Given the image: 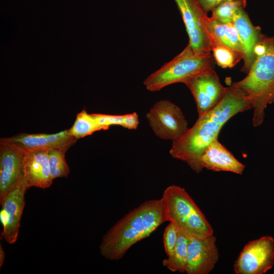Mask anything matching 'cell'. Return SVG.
Listing matches in <instances>:
<instances>
[{
  "label": "cell",
  "instance_id": "obj_10",
  "mask_svg": "<svg viewBox=\"0 0 274 274\" xmlns=\"http://www.w3.org/2000/svg\"><path fill=\"white\" fill-rule=\"evenodd\" d=\"M28 188L23 179L0 203V220L3 226L1 238L9 244H14L17 239L25 206V193Z\"/></svg>",
  "mask_w": 274,
  "mask_h": 274
},
{
  "label": "cell",
  "instance_id": "obj_16",
  "mask_svg": "<svg viewBox=\"0 0 274 274\" xmlns=\"http://www.w3.org/2000/svg\"><path fill=\"white\" fill-rule=\"evenodd\" d=\"M203 168L216 172H228L242 175L245 165L239 161L216 140L206 149L201 157Z\"/></svg>",
  "mask_w": 274,
  "mask_h": 274
},
{
  "label": "cell",
  "instance_id": "obj_21",
  "mask_svg": "<svg viewBox=\"0 0 274 274\" xmlns=\"http://www.w3.org/2000/svg\"><path fill=\"white\" fill-rule=\"evenodd\" d=\"M68 148H59L48 149L49 171L53 180L57 178L68 176L70 169L66 162L65 153Z\"/></svg>",
  "mask_w": 274,
  "mask_h": 274
},
{
  "label": "cell",
  "instance_id": "obj_12",
  "mask_svg": "<svg viewBox=\"0 0 274 274\" xmlns=\"http://www.w3.org/2000/svg\"><path fill=\"white\" fill-rule=\"evenodd\" d=\"M214 234L190 238L187 248L186 273L208 274L215 266L219 253Z\"/></svg>",
  "mask_w": 274,
  "mask_h": 274
},
{
  "label": "cell",
  "instance_id": "obj_17",
  "mask_svg": "<svg viewBox=\"0 0 274 274\" xmlns=\"http://www.w3.org/2000/svg\"><path fill=\"white\" fill-rule=\"evenodd\" d=\"M204 24L211 38L212 47L215 45H223L243 56V46L232 23H223L213 19L211 17H208Z\"/></svg>",
  "mask_w": 274,
  "mask_h": 274
},
{
  "label": "cell",
  "instance_id": "obj_9",
  "mask_svg": "<svg viewBox=\"0 0 274 274\" xmlns=\"http://www.w3.org/2000/svg\"><path fill=\"white\" fill-rule=\"evenodd\" d=\"M185 84L194 98L198 116L216 107L224 97L227 88L221 84L214 69L196 75Z\"/></svg>",
  "mask_w": 274,
  "mask_h": 274
},
{
  "label": "cell",
  "instance_id": "obj_20",
  "mask_svg": "<svg viewBox=\"0 0 274 274\" xmlns=\"http://www.w3.org/2000/svg\"><path fill=\"white\" fill-rule=\"evenodd\" d=\"M93 115L104 130L108 129L112 125H119L128 129H136L139 123L136 112L123 115L96 113H93Z\"/></svg>",
  "mask_w": 274,
  "mask_h": 274
},
{
  "label": "cell",
  "instance_id": "obj_11",
  "mask_svg": "<svg viewBox=\"0 0 274 274\" xmlns=\"http://www.w3.org/2000/svg\"><path fill=\"white\" fill-rule=\"evenodd\" d=\"M25 151L20 147L0 141V203L23 179Z\"/></svg>",
  "mask_w": 274,
  "mask_h": 274
},
{
  "label": "cell",
  "instance_id": "obj_23",
  "mask_svg": "<svg viewBox=\"0 0 274 274\" xmlns=\"http://www.w3.org/2000/svg\"><path fill=\"white\" fill-rule=\"evenodd\" d=\"M212 51L215 62L223 68H231L243 58L242 54L221 45L213 46Z\"/></svg>",
  "mask_w": 274,
  "mask_h": 274
},
{
  "label": "cell",
  "instance_id": "obj_8",
  "mask_svg": "<svg viewBox=\"0 0 274 274\" xmlns=\"http://www.w3.org/2000/svg\"><path fill=\"white\" fill-rule=\"evenodd\" d=\"M189 37L188 44L199 54L212 51V42L204 22L208 17L198 0H175Z\"/></svg>",
  "mask_w": 274,
  "mask_h": 274
},
{
  "label": "cell",
  "instance_id": "obj_24",
  "mask_svg": "<svg viewBox=\"0 0 274 274\" xmlns=\"http://www.w3.org/2000/svg\"><path fill=\"white\" fill-rule=\"evenodd\" d=\"M179 231L176 226L169 222L164 231L163 242L164 249L167 256H171L176 248Z\"/></svg>",
  "mask_w": 274,
  "mask_h": 274
},
{
  "label": "cell",
  "instance_id": "obj_13",
  "mask_svg": "<svg viewBox=\"0 0 274 274\" xmlns=\"http://www.w3.org/2000/svg\"><path fill=\"white\" fill-rule=\"evenodd\" d=\"M48 149L26 150L23 164V177L30 188L49 187L53 182L49 167Z\"/></svg>",
  "mask_w": 274,
  "mask_h": 274
},
{
  "label": "cell",
  "instance_id": "obj_25",
  "mask_svg": "<svg viewBox=\"0 0 274 274\" xmlns=\"http://www.w3.org/2000/svg\"><path fill=\"white\" fill-rule=\"evenodd\" d=\"M227 1L229 0H198L201 6L207 13L221 3Z\"/></svg>",
  "mask_w": 274,
  "mask_h": 274
},
{
  "label": "cell",
  "instance_id": "obj_19",
  "mask_svg": "<svg viewBox=\"0 0 274 274\" xmlns=\"http://www.w3.org/2000/svg\"><path fill=\"white\" fill-rule=\"evenodd\" d=\"M103 129L93 114H88L85 109L79 113L73 126L68 129L70 133L77 140Z\"/></svg>",
  "mask_w": 274,
  "mask_h": 274
},
{
  "label": "cell",
  "instance_id": "obj_3",
  "mask_svg": "<svg viewBox=\"0 0 274 274\" xmlns=\"http://www.w3.org/2000/svg\"><path fill=\"white\" fill-rule=\"evenodd\" d=\"M247 76L232 85L242 90L253 109L254 127L263 122L267 106L274 102V36L262 34Z\"/></svg>",
  "mask_w": 274,
  "mask_h": 274
},
{
  "label": "cell",
  "instance_id": "obj_15",
  "mask_svg": "<svg viewBox=\"0 0 274 274\" xmlns=\"http://www.w3.org/2000/svg\"><path fill=\"white\" fill-rule=\"evenodd\" d=\"M77 140L70 133L68 129L53 134L21 133L0 139V141L15 145L25 150L70 148Z\"/></svg>",
  "mask_w": 274,
  "mask_h": 274
},
{
  "label": "cell",
  "instance_id": "obj_5",
  "mask_svg": "<svg viewBox=\"0 0 274 274\" xmlns=\"http://www.w3.org/2000/svg\"><path fill=\"white\" fill-rule=\"evenodd\" d=\"M211 69H214L211 53H197L188 44L172 60L149 75L144 84L148 90L157 91L173 84H185L196 75Z\"/></svg>",
  "mask_w": 274,
  "mask_h": 274
},
{
  "label": "cell",
  "instance_id": "obj_6",
  "mask_svg": "<svg viewBox=\"0 0 274 274\" xmlns=\"http://www.w3.org/2000/svg\"><path fill=\"white\" fill-rule=\"evenodd\" d=\"M146 117L155 134L163 140H176L189 129L181 109L168 100L156 102Z\"/></svg>",
  "mask_w": 274,
  "mask_h": 274
},
{
  "label": "cell",
  "instance_id": "obj_26",
  "mask_svg": "<svg viewBox=\"0 0 274 274\" xmlns=\"http://www.w3.org/2000/svg\"><path fill=\"white\" fill-rule=\"evenodd\" d=\"M4 260L5 252L2 246V245L0 244V267H1L3 265Z\"/></svg>",
  "mask_w": 274,
  "mask_h": 274
},
{
  "label": "cell",
  "instance_id": "obj_7",
  "mask_svg": "<svg viewBox=\"0 0 274 274\" xmlns=\"http://www.w3.org/2000/svg\"><path fill=\"white\" fill-rule=\"evenodd\" d=\"M274 263V238L266 235L248 243L234 264L236 274H263Z\"/></svg>",
  "mask_w": 274,
  "mask_h": 274
},
{
  "label": "cell",
  "instance_id": "obj_18",
  "mask_svg": "<svg viewBox=\"0 0 274 274\" xmlns=\"http://www.w3.org/2000/svg\"><path fill=\"white\" fill-rule=\"evenodd\" d=\"M190 238L179 231L173 254L162 261V265L172 272H186L187 248Z\"/></svg>",
  "mask_w": 274,
  "mask_h": 274
},
{
  "label": "cell",
  "instance_id": "obj_2",
  "mask_svg": "<svg viewBox=\"0 0 274 274\" xmlns=\"http://www.w3.org/2000/svg\"><path fill=\"white\" fill-rule=\"evenodd\" d=\"M166 221L161 198L146 200L125 215L103 236L100 253L106 259L120 260L131 247L149 236Z\"/></svg>",
  "mask_w": 274,
  "mask_h": 274
},
{
  "label": "cell",
  "instance_id": "obj_14",
  "mask_svg": "<svg viewBox=\"0 0 274 274\" xmlns=\"http://www.w3.org/2000/svg\"><path fill=\"white\" fill-rule=\"evenodd\" d=\"M244 9L241 7L236 11L232 23L237 31L244 50V65L241 71L247 74L255 59V47L262 33L260 27L252 24Z\"/></svg>",
  "mask_w": 274,
  "mask_h": 274
},
{
  "label": "cell",
  "instance_id": "obj_1",
  "mask_svg": "<svg viewBox=\"0 0 274 274\" xmlns=\"http://www.w3.org/2000/svg\"><path fill=\"white\" fill-rule=\"evenodd\" d=\"M252 109L244 92L232 85L226 88L221 101L198 118L187 132L173 141L169 151L174 158L186 162L195 172L203 169L201 157L207 147L218 139L224 125L233 116Z\"/></svg>",
  "mask_w": 274,
  "mask_h": 274
},
{
  "label": "cell",
  "instance_id": "obj_22",
  "mask_svg": "<svg viewBox=\"0 0 274 274\" xmlns=\"http://www.w3.org/2000/svg\"><path fill=\"white\" fill-rule=\"evenodd\" d=\"M246 5V0H229L224 2L212 11L211 18L223 23H232L236 11L241 7L245 8Z\"/></svg>",
  "mask_w": 274,
  "mask_h": 274
},
{
  "label": "cell",
  "instance_id": "obj_4",
  "mask_svg": "<svg viewBox=\"0 0 274 274\" xmlns=\"http://www.w3.org/2000/svg\"><path fill=\"white\" fill-rule=\"evenodd\" d=\"M161 199L166 221L173 223L180 232L189 238L213 234L211 224L184 188L169 186L164 190Z\"/></svg>",
  "mask_w": 274,
  "mask_h": 274
}]
</instances>
